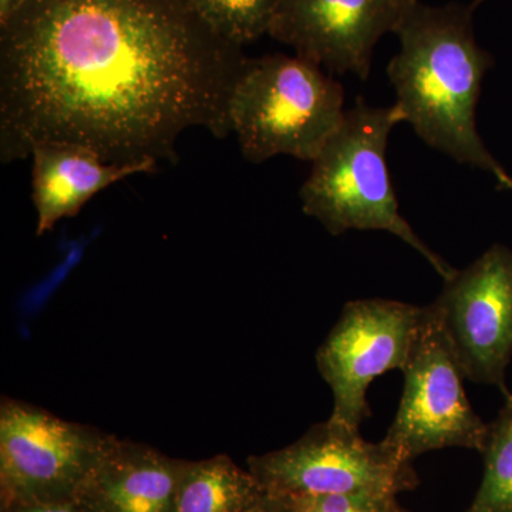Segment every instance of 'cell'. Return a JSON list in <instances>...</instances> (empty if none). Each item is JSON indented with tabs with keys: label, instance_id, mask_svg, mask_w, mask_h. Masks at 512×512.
I'll list each match as a JSON object with an SVG mask.
<instances>
[{
	"label": "cell",
	"instance_id": "6da1fadb",
	"mask_svg": "<svg viewBox=\"0 0 512 512\" xmlns=\"http://www.w3.org/2000/svg\"><path fill=\"white\" fill-rule=\"evenodd\" d=\"M247 60L190 0H25L0 23V158L67 144L109 164L174 161L190 127L231 133Z\"/></svg>",
	"mask_w": 512,
	"mask_h": 512
},
{
	"label": "cell",
	"instance_id": "7a4b0ae2",
	"mask_svg": "<svg viewBox=\"0 0 512 512\" xmlns=\"http://www.w3.org/2000/svg\"><path fill=\"white\" fill-rule=\"evenodd\" d=\"M470 5L417 2L396 35L400 50L387 67L396 106L417 136L457 163L473 165L512 192V177L485 147L477 104L493 57L478 45Z\"/></svg>",
	"mask_w": 512,
	"mask_h": 512
},
{
	"label": "cell",
	"instance_id": "3957f363",
	"mask_svg": "<svg viewBox=\"0 0 512 512\" xmlns=\"http://www.w3.org/2000/svg\"><path fill=\"white\" fill-rule=\"evenodd\" d=\"M396 104L372 107L359 99L312 161V173L301 188L303 212L330 234L386 231L419 252L447 281L456 272L404 220L387 168L390 133L403 123Z\"/></svg>",
	"mask_w": 512,
	"mask_h": 512
},
{
	"label": "cell",
	"instance_id": "277c9868",
	"mask_svg": "<svg viewBox=\"0 0 512 512\" xmlns=\"http://www.w3.org/2000/svg\"><path fill=\"white\" fill-rule=\"evenodd\" d=\"M342 84L295 55L248 59L229 99V124L251 163L313 161L345 117Z\"/></svg>",
	"mask_w": 512,
	"mask_h": 512
},
{
	"label": "cell",
	"instance_id": "5b68a950",
	"mask_svg": "<svg viewBox=\"0 0 512 512\" xmlns=\"http://www.w3.org/2000/svg\"><path fill=\"white\" fill-rule=\"evenodd\" d=\"M248 470L266 493L390 494L419 485L413 463L386 441L370 443L359 430L326 420L281 450L248 458Z\"/></svg>",
	"mask_w": 512,
	"mask_h": 512
},
{
	"label": "cell",
	"instance_id": "8992f818",
	"mask_svg": "<svg viewBox=\"0 0 512 512\" xmlns=\"http://www.w3.org/2000/svg\"><path fill=\"white\" fill-rule=\"evenodd\" d=\"M86 424L60 419L33 404H0V510L19 504L74 500L114 440Z\"/></svg>",
	"mask_w": 512,
	"mask_h": 512
},
{
	"label": "cell",
	"instance_id": "52a82bcc",
	"mask_svg": "<svg viewBox=\"0 0 512 512\" xmlns=\"http://www.w3.org/2000/svg\"><path fill=\"white\" fill-rule=\"evenodd\" d=\"M402 372V400L384 441L410 461L450 447L483 453L488 424L468 402L466 375L430 305Z\"/></svg>",
	"mask_w": 512,
	"mask_h": 512
},
{
	"label": "cell",
	"instance_id": "ba28073f",
	"mask_svg": "<svg viewBox=\"0 0 512 512\" xmlns=\"http://www.w3.org/2000/svg\"><path fill=\"white\" fill-rule=\"evenodd\" d=\"M426 306L387 299L349 302L316 353L333 393L329 419L359 430L370 416L366 393L377 377L403 370L423 325Z\"/></svg>",
	"mask_w": 512,
	"mask_h": 512
},
{
	"label": "cell",
	"instance_id": "9c48e42d",
	"mask_svg": "<svg viewBox=\"0 0 512 512\" xmlns=\"http://www.w3.org/2000/svg\"><path fill=\"white\" fill-rule=\"evenodd\" d=\"M431 303L466 379L505 389L512 356V251L494 245Z\"/></svg>",
	"mask_w": 512,
	"mask_h": 512
},
{
	"label": "cell",
	"instance_id": "30bf717a",
	"mask_svg": "<svg viewBox=\"0 0 512 512\" xmlns=\"http://www.w3.org/2000/svg\"><path fill=\"white\" fill-rule=\"evenodd\" d=\"M419 0H279L268 35L330 73L367 80L373 52Z\"/></svg>",
	"mask_w": 512,
	"mask_h": 512
},
{
	"label": "cell",
	"instance_id": "8fae6325",
	"mask_svg": "<svg viewBox=\"0 0 512 512\" xmlns=\"http://www.w3.org/2000/svg\"><path fill=\"white\" fill-rule=\"evenodd\" d=\"M185 463L114 437L74 501L86 512H175Z\"/></svg>",
	"mask_w": 512,
	"mask_h": 512
},
{
	"label": "cell",
	"instance_id": "7c38bea8",
	"mask_svg": "<svg viewBox=\"0 0 512 512\" xmlns=\"http://www.w3.org/2000/svg\"><path fill=\"white\" fill-rule=\"evenodd\" d=\"M32 200L36 234L43 235L63 218L74 217L90 198L130 175L153 173L157 164H109L86 148L43 144L32 151Z\"/></svg>",
	"mask_w": 512,
	"mask_h": 512
},
{
	"label": "cell",
	"instance_id": "4fadbf2b",
	"mask_svg": "<svg viewBox=\"0 0 512 512\" xmlns=\"http://www.w3.org/2000/svg\"><path fill=\"white\" fill-rule=\"evenodd\" d=\"M265 494L254 474L225 454L187 460L175 512H248Z\"/></svg>",
	"mask_w": 512,
	"mask_h": 512
},
{
	"label": "cell",
	"instance_id": "5bb4252c",
	"mask_svg": "<svg viewBox=\"0 0 512 512\" xmlns=\"http://www.w3.org/2000/svg\"><path fill=\"white\" fill-rule=\"evenodd\" d=\"M484 477L466 512H512V416L501 410L488 424Z\"/></svg>",
	"mask_w": 512,
	"mask_h": 512
},
{
	"label": "cell",
	"instance_id": "9a60e30c",
	"mask_svg": "<svg viewBox=\"0 0 512 512\" xmlns=\"http://www.w3.org/2000/svg\"><path fill=\"white\" fill-rule=\"evenodd\" d=\"M200 18L239 47L268 33L279 0H190Z\"/></svg>",
	"mask_w": 512,
	"mask_h": 512
},
{
	"label": "cell",
	"instance_id": "2e32d148",
	"mask_svg": "<svg viewBox=\"0 0 512 512\" xmlns=\"http://www.w3.org/2000/svg\"><path fill=\"white\" fill-rule=\"evenodd\" d=\"M292 501L295 512H409L390 494L303 495Z\"/></svg>",
	"mask_w": 512,
	"mask_h": 512
},
{
	"label": "cell",
	"instance_id": "e0dca14e",
	"mask_svg": "<svg viewBox=\"0 0 512 512\" xmlns=\"http://www.w3.org/2000/svg\"><path fill=\"white\" fill-rule=\"evenodd\" d=\"M0 512H86L74 500L50 501V503H33L12 505L2 508Z\"/></svg>",
	"mask_w": 512,
	"mask_h": 512
},
{
	"label": "cell",
	"instance_id": "ac0fdd59",
	"mask_svg": "<svg viewBox=\"0 0 512 512\" xmlns=\"http://www.w3.org/2000/svg\"><path fill=\"white\" fill-rule=\"evenodd\" d=\"M248 512H295L292 497L266 493Z\"/></svg>",
	"mask_w": 512,
	"mask_h": 512
},
{
	"label": "cell",
	"instance_id": "d6986e66",
	"mask_svg": "<svg viewBox=\"0 0 512 512\" xmlns=\"http://www.w3.org/2000/svg\"><path fill=\"white\" fill-rule=\"evenodd\" d=\"M25 0H0V23L8 20Z\"/></svg>",
	"mask_w": 512,
	"mask_h": 512
},
{
	"label": "cell",
	"instance_id": "ffe728a7",
	"mask_svg": "<svg viewBox=\"0 0 512 512\" xmlns=\"http://www.w3.org/2000/svg\"><path fill=\"white\" fill-rule=\"evenodd\" d=\"M504 409L512 416V394H508L507 403H505Z\"/></svg>",
	"mask_w": 512,
	"mask_h": 512
},
{
	"label": "cell",
	"instance_id": "44dd1931",
	"mask_svg": "<svg viewBox=\"0 0 512 512\" xmlns=\"http://www.w3.org/2000/svg\"><path fill=\"white\" fill-rule=\"evenodd\" d=\"M474 2H476V3H477V5H481V3H483V2H484V0H474Z\"/></svg>",
	"mask_w": 512,
	"mask_h": 512
}]
</instances>
